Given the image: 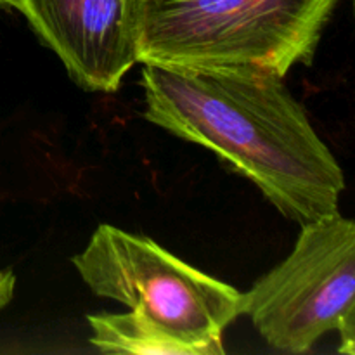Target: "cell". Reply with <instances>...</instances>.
<instances>
[{"mask_svg":"<svg viewBox=\"0 0 355 355\" xmlns=\"http://www.w3.org/2000/svg\"><path fill=\"white\" fill-rule=\"evenodd\" d=\"M144 118L203 146L298 225L338 211L345 175L283 78L142 64Z\"/></svg>","mask_w":355,"mask_h":355,"instance_id":"6da1fadb","label":"cell"},{"mask_svg":"<svg viewBox=\"0 0 355 355\" xmlns=\"http://www.w3.org/2000/svg\"><path fill=\"white\" fill-rule=\"evenodd\" d=\"M338 0H144L139 64L284 78L311 66Z\"/></svg>","mask_w":355,"mask_h":355,"instance_id":"7a4b0ae2","label":"cell"},{"mask_svg":"<svg viewBox=\"0 0 355 355\" xmlns=\"http://www.w3.org/2000/svg\"><path fill=\"white\" fill-rule=\"evenodd\" d=\"M99 297L144 314L203 355H222V335L243 315V293L205 274L146 236L103 224L71 259Z\"/></svg>","mask_w":355,"mask_h":355,"instance_id":"3957f363","label":"cell"},{"mask_svg":"<svg viewBox=\"0 0 355 355\" xmlns=\"http://www.w3.org/2000/svg\"><path fill=\"white\" fill-rule=\"evenodd\" d=\"M295 248L243 293V314L272 349L305 354L336 331L355 354V224L340 211L300 225Z\"/></svg>","mask_w":355,"mask_h":355,"instance_id":"277c9868","label":"cell"},{"mask_svg":"<svg viewBox=\"0 0 355 355\" xmlns=\"http://www.w3.org/2000/svg\"><path fill=\"white\" fill-rule=\"evenodd\" d=\"M144 0H16L33 33L90 92H116L139 64Z\"/></svg>","mask_w":355,"mask_h":355,"instance_id":"5b68a950","label":"cell"},{"mask_svg":"<svg viewBox=\"0 0 355 355\" xmlns=\"http://www.w3.org/2000/svg\"><path fill=\"white\" fill-rule=\"evenodd\" d=\"M92 336L90 345L104 354L132 355H203L198 347L184 342L141 309L127 314L87 315Z\"/></svg>","mask_w":355,"mask_h":355,"instance_id":"8992f818","label":"cell"},{"mask_svg":"<svg viewBox=\"0 0 355 355\" xmlns=\"http://www.w3.org/2000/svg\"><path fill=\"white\" fill-rule=\"evenodd\" d=\"M16 288V276L12 270L0 269V311L10 304Z\"/></svg>","mask_w":355,"mask_h":355,"instance_id":"52a82bcc","label":"cell"},{"mask_svg":"<svg viewBox=\"0 0 355 355\" xmlns=\"http://www.w3.org/2000/svg\"><path fill=\"white\" fill-rule=\"evenodd\" d=\"M0 7H16V0H0Z\"/></svg>","mask_w":355,"mask_h":355,"instance_id":"ba28073f","label":"cell"}]
</instances>
